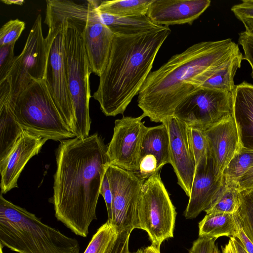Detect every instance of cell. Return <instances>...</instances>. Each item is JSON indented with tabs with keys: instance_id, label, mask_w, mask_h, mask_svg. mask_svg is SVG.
I'll list each match as a JSON object with an SVG mask.
<instances>
[{
	"instance_id": "cell-48",
	"label": "cell",
	"mask_w": 253,
	"mask_h": 253,
	"mask_svg": "<svg viewBox=\"0 0 253 253\" xmlns=\"http://www.w3.org/2000/svg\"><path fill=\"white\" fill-rule=\"evenodd\" d=\"M130 253H144V250H143V249L141 248V249L137 250L136 251H135L134 252Z\"/></svg>"
},
{
	"instance_id": "cell-35",
	"label": "cell",
	"mask_w": 253,
	"mask_h": 253,
	"mask_svg": "<svg viewBox=\"0 0 253 253\" xmlns=\"http://www.w3.org/2000/svg\"><path fill=\"white\" fill-rule=\"evenodd\" d=\"M159 170L158 161L155 156L150 154L141 158L138 172L143 178L146 179Z\"/></svg>"
},
{
	"instance_id": "cell-26",
	"label": "cell",
	"mask_w": 253,
	"mask_h": 253,
	"mask_svg": "<svg viewBox=\"0 0 253 253\" xmlns=\"http://www.w3.org/2000/svg\"><path fill=\"white\" fill-rule=\"evenodd\" d=\"M153 0H101L97 10L115 16L127 17L146 15Z\"/></svg>"
},
{
	"instance_id": "cell-28",
	"label": "cell",
	"mask_w": 253,
	"mask_h": 253,
	"mask_svg": "<svg viewBox=\"0 0 253 253\" xmlns=\"http://www.w3.org/2000/svg\"><path fill=\"white\" fill-rule=\"evenodd\" d=\"M253 166V150L241 147L224 169L223 179L237 183Z\"/></svg>"
},
{
	"instance_id": "cell-9",
	"label": "cell",
	"mask_w": 253,
	"mask_h": 253,
	"mask_svg": "<svg viewBox=\"0 0 253 253\" xmlns=\"http://www.w3.org/2000/svg\"><path fill=\"white\" fill-rule=\"evenodd\" d=\"M113 194L111 223L118 233L139 229L138 205L145 179L138 171L127 170L110 164L106 171Z\"/></svg>"
},
{
	"instance_id": "cell-24",
	"label": "cell",
	"mask_w": 253,
	"mask_h": 253,
	"mask_svg": "<svg viewBox=\"0 0 253 253\" xmlns=\"http://www.w3.org/2000/svg\"><path fill=\"white\" fill-rule=\"evenodd\" d=\"M150 154L156 157L159 170L164 165L170 163L169 135L164 124L148 127L144 135L141 158Z\"/></svg>"
},
{
	"instance_id": "cell-21",
	"label": "cell",
	"mask_w": 253,
	"mask_h": 253,
	"mask_svg": "<svg viewBox=\"0 0 253 253\" xmlns=\"http://www.w3.org/2000/svg\"><path fill=\"white\" fill-rule=\"evenodd\" d=\"M15 103L11 100L9 83L0 82V165L7 158L22 131L14 113Z\"/></svg>"
},
{
	"instance_id": "cell-23",
	"label": "cell",
	"mask_w": 253,
	"mask_h": 253,
	"mask_svg": "<svg viewBox=\"0 0 253 253\" xmlns=\"http://www.w3.org/2000/svg\"><path fill=\"white\" fill-rule=\"evenodd\" d=\"M199 236L235 237L241 228L235 213L206 214L199 222Z\"/></svg>"
},
{
	"instance_id": "cell-43",
	"label": "cell",
	"mask_w": 253,
	"mask_h": 253,
	"mask_svg": "<svg viewBox=\"0 0 253 253\" xmlns=\"http://www.w3.org/2000/svg\"><path fill=\"white\" fill-rule=\"evenodd\" d=\"M222 253H237L232 239L230 238L228 242L221 246Z\"/></svg>"
},
{
	"instance_id": "cell-22",
	"label": "cell",
	"mask_w": 253,
	"mask_h": 253,
	"mask_svg": "<svg viewBox=\"0 0 253 253\" xmlns=\"http://www.w3.org/2000/svg\"><path fill=\"white\" fill-rule=\"evenodd\" d=\"M99 13L101 22L114 34L131 36L160 30L166 27L154 23L146 15L118 17Z\"/></svg>"
},
{
	"instance_id": "cell-3",
	"label": "cell",
	"mask_w": 253,
	"mask_h": 253,
	"mask_svg": "<svg viewBox=\"0 0 253 253\" xmlns=\"http://www.w3.org/2000/svg\"><path fill=\"white\" fill-rule=\"evenodd\" d=\"M170 33L166 26L134 35L114 34L108 62L93 95L105 116L124 114L151 72L157 54Z\"/></svg>"
},
{
	"instance_id": "cell-36",
	"label": "cell",
	"mask_w": 253,
	"mask_h": 253,
	"mask_svg": "<svg viewBox=\"0 0 253 253\" xmlns=\"http://www.w3.org/2000/svg\"><path fill=\"white\" fill-rule=\"evenodd\" d=\"M216 239L199 236L193 243L189 253H213Z\"/></svg>"
},
{
	"instance_id": "cell-1",
	"label": "cell",
	"mask_w": 253,
	"mask_h": 253,
	"mask_svg": "<svg viewBox=\"0 0 253 253\" xmlns=\"http://www.w3.org/2000/svg\"><path fill=\"white\" fill-rule=\"evenodd\" d=\"M107 146L95 133L85 138L63 140L56 150L53 194L49 201L57 219L83 237L97 219L101 183L111 164Z\"/></svg>"
},
{
	"instance_id": "cell-49",
	"label": "cell",
	"mask_w": 253,
	"mask_h": 253,
	"mask_svg": "<svg viewBox=\"0 0 253 253\" xmlns=\"http://www.w3.org/2000/svg\"><path fill=\"white\" fill-rule=\"evenodd\" d=\"M3 247L0 245V253H3L2 251Z\"/></svg>"
},
{
	"instance_id": "cell-15",
	"label": "cell",
	"mask_w": 253,
	"mask_h": 253,
	"mask_svg": "<svg viewBox=\"0 0 253 253\" xmlns=\"http://www.w3.org/2000/svg\"><path fill=\"white\" fill-rule=\"evenodd\" d=\"M47 139L23 130L4 162L0 165V193L17 188V180L28 161L39 154Z\"/></svg>"
},
{
	"instance_id": "cell-46",
	"label": "cell",
	"mask_w": 253,
	"mask_h": 253,
	"mask_svg": "<svg viewBox=\"0 0 253 253\" xmlns=\"http://www.w3.org/2000/svg\"><path fill=\"white\" fill-rule=\"evenodd\" d=\"M144 253H161V252L160 250H158L151 245L144 249Z\"/></svg>"
},
{
	"instance_id": "cell-27",
	"label": "cell",
	"mask_w": 253,
	"mask_h": 253,
	"mask_svg": "<svg viewBox=\"0 0 253 253\" xmlns=\"http://www.w3.org/2000/svg\"><path fill=\"white\" fill-rule=\"evenodd\" d=\"M244 60L242 53L234 58L226 66L208 79L200 87L234 93V77Z\"/></svg>"
},
{
	"instance_id": "cell-29",
	"label": "cell",
	"mask_w": 253,
	"mask_h": 253,
	"mask_svg": "<svg viewBox=\"0 0 253 253\" xmlns=\"http://www.w3.org/2000/svg\"><path fill=\"white\" fill-rule=\"evenodd\" d=\"M118 234L116 227L107 221L93 236L84 253H107Z\"/></svg>"
},
{
	"instance_id": "cell-10",
	"label": "cell",
	"mask_w": 253,
	"mask_h": 253,
	"mask_svg": "<svg viewBox=\"0 0 253 253\" xmlns=\"http://www.w3.org/2000/svg\"><path fill=\"white\" fill-rule=\"evenodd\" d=\"M42 20L39 14L21 53L16 56L6 78L10 86L11 100L15 103L31 83L44 78L48 45L43 36Z\"/></svg>"
},
{
	"instance_id": "cell-8",
	"label": "cell",
	"mask_w": 253,
	"mask_h": 253,
	"mask_svg": "<svg viewBox=\"0 0 253 253\" xmlns=\"http://www.w3.org/2000/svg\"><path fill=\"white\" fill-rule=\"evenodd\" d=\"M233 103L234 93L200 87L177 105L173 116L205 131L233 117Z\"/></svg>"
},
{
	"instance_id": "cell-17",
	"label": "cell",
	"mask_w": 253,
	"mask_h": 253,
	"mask_svg": "<svg viewBox=\"0 0 253 253\" xmlns=\"http://www.w3.org/2000/svg\"><path fill=\"white\" fill-rule=\"evenodd\" d=\"M210 4V0H153L146 15L160 26L191 25Z\"/></svg>"
},
{
	"instance_id": "cell-33",
	"label": "cell",
	"mask_w": 253,
	"mask_h": 253,
	"mask_svg": "<svg viewBox=\"0 0 253 253\" xmlns=\"http://www.w3.org/2000/svg\"><path fill=\"white\" fill-rule=\"evenodd\" d=\"M15 43L0 46V82L6 79L16 56L14 54Z\"/></svg>"
},
{
	"instance_id": "cell-42",
	"label": "cell",
	"mask_w": 253,
	"mask_h": 253,
	"mask_svg": "<svg viewBox=\"0 0 253 253\" xmlns=\"http://www.w3.org/2000/svg\"><path fill=\"white\" fill-rule=\"evenodd\" d=\"M239 20L243 23L245 31L253 34V18H244Z\"/></svg>"
},
{
	"instance_id": "cell-5",
	"label": "cell",
	"mask_w": 253,
	"mask_h": 253,
	"mask_svg": "<svg viewBox=\"0 0 253 253\" xmlns=\"http://www.w3.org/2000/svg\"><path fill=\"white\" fill-rule=\"evenodd\" d=\"M14 113L21 129L30 133L60 141L76 137L64 121L44 79L32 82L20 94Z\"/></svg>"
},
{
	"instance_id": "cell-4",
	"label": "cell",
	"mask_w": 253,
	"mask_h": 253,
	"mask_svg": "<svg viewBox=\"0 0 253 253\" xmlns=\"http://www.w3.org/2000/svg\"><path fill=\"white\" fill-rule=\"evenodd\" d=\"M0 245L18 253H80L78 240L0 196Z\"/></svg>"
},
{
	"instance_id": "cell-38",
	"label": "cell",
	"mask_w": 253,
	"mask_h": 253,
	"mask_svg": "<svg viewBox=\"0 0 253 253\" xmlns=\"http://www.w3.org/2000/svg\"><path fill=\"white\" fill-rule=\"evenodd\" d=\"M100 194L103 196L105 202L108 213L107 221L111 222L112 218L113 194L110 183L106 173H105L103 178Z\"/></svg>"
},
{
	"instance_id": "cell-45",
	"label": "cell",
	"mask_w": 253,
	"mask_h": 253,
	"mask_svg": "<svg viewBox=\"0 0 253 253\" xmlns=\"http://www.w3.org/2000/svg\"><path fill=\"white\" fill-rule=\"evenodd\" d=\"M1 2L8 5L15 4L19 5H22L25 3V1L23 0H1Z\"/></svg>"
},
{
	"instance_id": "cell-30",
	"label": "cell",
	"mask_w": 253,
	"mask_h": 253,
	"mask_svg": "<svg viewBox=\"0 0 253 253\" xmlns=\"http://www.w3.org/2000/svg\"><path fill=\"white\" fill-rule=\"evenodd\" d=\"M241 205L235 214L247 236L253 243V189L240 193Z\"/></svg>"
},
{
	"instance_id": "cell-32",
	"label": "cell",
	"mask_w": 253,
	"mask_h": 253,
	"mask_svg": "<svg viewBox=\"0 0 253 253\" xmlns=\"http://www.w3.org/2000/svg\"><path fill=\"white\" fill-rule=\"evenodd\" d=\"M25 28V22L18 19L5 23L0 29V46L15 43Z\"/></svg>"
},
{
	"instance_id": "cell-2",
	"label": "cell",
	"mask_w": 253,
	"mask_h": 253,
	"mask_svg": "<svg viewBox=\"0 0 253 253\" xmlns=\"http://www.w3.org/2000/svg\"><path fill=\"white\" fill-rule=\"evenodd\" d=\"M242 53L231 39L202 42L173 55L151 72L141 87L137 105L151 122L163 123L177 105Z\"/></svg>"
},
{
	"instance_id": "cell-11",
	"label": "cell",
	"mask_w": 253,
	"mask_h": 253,
	"mask_svg": "<svg viewBox=\"0 0 253 253\" xmlns=\"http://www.w3.org/2000/svg\"><path fill=\"white\" fill-rule=\"evenodd\" d=\"M63 23V27L52 40L46 39L48 52L44 79L64 121L75 133L76 118L67 82L64 53V24Z\"/></svg>"
},
{
	"instance_id": "cell-20",
	"label": "cell",
	"mask_w": 253,
	"mask_h": 253,
	"mask_svg": "<svg viewBox=\"0 0 253 253\" xmlns=\"http://www.w3.org/2000/svg\"><path fill=\"white\" fill-rule=\"evenodd\" d=\"M233 117L241 147L253 150V84L244 81L236 85Z\"/></svg>"
},
{
	"instance_id": "cell-18",
	"label": "cell",
	"mask_w": 253,
	"mask_h": 253,
	"mask_svg": "<svg viewBox=\"0 0 253 253\" xmlns=\"http://www.w3.org/2000/svg\"><path fill=\"white\" fill-rule=\"evenodd\" d=\"M216 177L222 179L224 169L241 148L233 117L204 131Z\"/></svg>"
},
{
	"instance_id": "cell-34",
	"label": "cell",
	"mask_w": 253,
	"mask_h": 253,
	"mask_svg": "<svg viewBox=\"0 0 253 253\" xmlns=\"http://www.w3.org/2000/svg\"><path fill=\"white\" fill-rule=\"evenodd\" d=\"M238 43L243 50L244 59L247 60L252 68L251 76L253 79V34L246 31L239 34Z\"/></svg>"
},
{
	"instance_id": "cell-19",
	"label": "cell",
	"mask_w": 253,
	"mask_h": 253,
	"mask_svg": "<svg viewBox=\"0 0 253 253\" xmlns=\"http://www.w3.org/2000/svg\"><path fill=\"white\" fill-rule=\"evenodd\" d=\"M81 34L91 71L100 77L108 62L114 34L100 20L88 22Z\"/></svg>"
},
{
	"instance_id": "cell-14",
	"label": "cell",
	"mask_w": 253,
	"mask_h": 253,
	"mask_svg": "<svg viewBox=\"0 0 253 253\" xmlns=\"http://www.w3.org/2000/svg\"><path fill=\"white\" fill-rule=\"evenodd\" d=\"M101 0L78 2L72 0H47L44 23L49 28L48 34H56L62 23L69 21L82 33L87 23L100 20L97 10Z\"/></svg>"
},
{
	"instance_id": "cell-31",
	"label": "cell",
	"mask_w": 253,
	"mask_h": 253,
	"mask_svg": "<svg viewBox=\"0 0 253 253\" xmlns=\"http://www.w3.org/2000/svg\"><path fill=\"white\" fill-rule=\"evenodd\" d=\"M189 144L196 166L210 153L207 139L204 130L188 126Z\"/></svg>"
},
{
	"instance_id": "cell-12",
	"label": "cell",
	"mask_w": 253,
	"mask_h": 253,
	"mask_svg": "<svg viewBox=\"0 0 253 253\" xmlns=\"http://www.w3.org/2000/svg\"><path fill=\"white\" fill-rule=\"evenodd\" d=\"M144 118L141 115L115 121L113 134L107 145L111 164L129 171L139 170L142 144L148 128L142 122Z\"/></svg>"
},
{
	"instance_id": "cell-41",
	"label": "cell",
	"mask_w": 253,
	"mask_h": 253,
	"mask_svg": "<svg viewBox=\"0 0 253 253\" xmlns=\"http://www.w3.org/2000/svg\"><path fill=\"white\" fill-rule=\"evenodd\" d=\"M236 238L242 244L247 253H253V243L247 236L242 227L239 229Z\"/></svg>"
},
{
	"instance_id": "cell-16",
	"label": "cell",
	"mask_w": 253,
	"mask_h": 253,
	"mask_svg": "<svg viewBox=\"0 0 253 253\" xmlns=\"http://www.w3.org/2000/svg\"><path fill=\"white\" fill-rule=\"evenodd\" d=\"M222 181L223 178L219 179L215 175L209 154L196 166L189 201L184 212L186 219L196 218L210 206L220 189Z\"/></svg>"
},
{
	"instance_id": "cell-40",
	"label": "cell",
	"mask_w": 253,
	"mask_h": 253,
	"mask_svg": "<svg viewBox=\"0 0 253 253\" xmlns=\"http://www.w3.org/2000/svg\"><path fill=\"white\" fill-rule=\"evenodd\" d=\"M240 191L253 189V166L238 181Z\"/></svg>"
},
{
	"instance_id": "cell-13",
	"label": "cell",
	"mask_w": 253,
	"mask_h": 253,
	"mask_svg": "<svg viewBox=\"0 0 253 253\" xmlns=\"http://www.w3.org/2000/svg\"><path fill=\"white\" fill-rule=\"evenodd\" d=\"M163 124L167 126L169 138L170 164L177 178V183L190 196L196 165L191 150L188 126L174 116Z\"/></svg>"
},
{
	"instance_id": "cell-25",
	"label": "cell",
	"mask_w": 253,
	"mask_h": 253,
	"mask_svg": "<svg viewBox=\"0 0 253 253\" xmlns=\"http://www.w3.org/2000/svg\"><path fill=\"white\" fill-rule=\"evenodd\" d=\"M240 193L237 183L225 182L223 179L222 184L216 198L205 211L206 214L235 213L240 207Z\"/></svg>"
},
{
	"instance_id": "cell-47",
	"label": "cell",
	"mask_w": 253,
	"mask_h": 253,
	"mask_svg": "<svg viewBox=\"0 0 253 253\" xmlns=\"http://www.w3.org/2000/svg\"><path fill=\"white\" fill-rule=\"evenodd\" d=\"M213 253H222L218 249V247L217 245H216L215 246Z\"/></svg>"
},
{
	"instance_id": "cell-7",
	"label": "cell",
	"mask_w": 253,
	"mask_h": 253,
	"mask_svg": "<svg viewBox=\"0 0 253 253\" xmlns=\"http://www.w3.org/2000/svg\"><path fill=\"white\" fill-rule=\"evenodd\" d=\"M176 216L159 171L156 172L143 183L138 205L139 229L147 233L151 246L160 250L165 240L173 237Z\"/></svg>"
},
{
	"instance_id": "cell-39",
	"label": "cell",
	"mask_w": 253,
	"mask_h": 253,
	"mask_svg": "<svg viewBox=\"0 0 253 253\" xmlns=\"http://www.w3.org/2000/svg\"><path fill=\"white\" fill-rule=\"evenodd\" d=\"M231 10L238 20L253 18V0H243L240 3L233 5Z\"/></svg>"
},
{
	"instance_id": "cell-6",
	"label": "cell",
	"mask_w": 253,
	"mask_h": 253,
	"mask_svg": "<svg viewBox=\"0 0 253 253\" xmlns=\"http://www.w3.org/2000/svg\"><path fill=\"white\" fill-rule=\"evenodd\" d=\"M64 24V53L68 85L76 118V136H89L91 119L89 77L92 73L81 32L69 21Z\"/></svg>"
},
{
	"instance_id": "cell-37",
	"label": "cell",
	"mask_w": 253,
	"mask_h": 253,
	"mask_svg": "<svg viewBox=\"0 0 253 253\" xmlns=\"http://www.w3.org/2000/svg\"><path fill=\"white\" fill-rule=\"evenodd\" d=\"M131 232L123 231L117 237L107 253H130L129 251V240Z\"/></svg>"
},
{
	"instance_id": "cell-44",
	"label": "cell",
	"mask_w": 253,
	"mask_h": 253,
	"mask_svg": "<svg viewBox=\"0 0 253 253\" xmlns=\"http://www.w3.org/2000/svg\"><path fill=\"white\" fill-rule=\"evenodd\" d=\"M232 239L237 253H247L242 244L235 237H230Z\"/></svg>"
}]
</instances>
